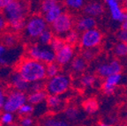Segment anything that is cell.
I'll list each match as a JSON object with an SVG mask.
<instances>
[{"mask_svg":"<svg viewBox=\"0 0 127 126\" xmlns=\"http://www.w3.org/2000/svg\"><path fill=\"white\" fill-rule=\"evenodd\" d=\"M16 71L28 84L43 81L46 79V65L40 61L28 57L22 59L18 63Z\"/></svg>","mask_w":127,"mask_h":126,"instance_id":"6da1fadb","label":"cell"},{"mask_svg":"<svg viewBox=\"0 0 127 126\" xmlns=\"http://www.w3.org/2000/svg\"><path fill=\"white\" fill-rule=\"evenodd\" d=\"M28 5L22 1L10 0L9 4L3 10V15L6 20L7 25L15 22L26 21L28 13Z\"/></svg>","mask_w":127,"mask_h":126,"instance_id":"7a4b0ae2","label":"cell"},{"mask_svg":"<svg viewBox=\"0 0 127 126\" xmlns=\"http://www.w3.org/2000/svg\"><path fill=\"white\" fill-rule=\"evenodd\" d=\"M71 80L69 75L60 72L45 82V92L48 95H60L65 94L71 87Z\"/></svg>","mask_w":127,"mask_h":126,"instance_id":"3957f363","label":"cell"},{"mask_svg":"<svg viewBox=\"0 0 127 126\" xmlns=\"http://www.w3.org/2000/svg\"><path fill=\"white\" fill-rule=\"evenodd\" d=\"M46 29H48V24L43 17L40 14H34L26 20L24 33L28 39L35 40Z\"/></svg>","mask_w":127,"mask_h":126,"instance_id":"277c9868","label":"cell"},{"mask_svg":"<svg viewBox=\"0 0 127 126\" xmlns=\"http://www.w3.org/2000/svg\"><path fill=\"white\" fill-rule=\"evenodd\" d=\"M27 98H28L27 93L12 89L9 92H7L3 111L15 114L18 112L22 105L28 102Z\"/></svg>","mask_w":127,"mask_h":126,"instance_id":"5b68a950","label":"cell"},{"mask_svg":"<svg viewBox=\"0 0 127 126\" xmlns=\"http://www.w3.org/2000/svg\"><path fill=\"white\" fill-rule=\"evenodd\" d=\"M50 30L54 35L64 38L66 33L73 29L72 28L74 27V20L71 14L64 12L53 23L50 24Z\"/></svg>","mask_w":127,"mask_h":126,"instance_id":"8992f818","label":"cell"},{"mask_svg":"<svg viewBox=\"0 0 127 126\" xmlns=\"http://www.w3.org/2000/svg\"><path fill=\"white\" fill-rule=\"evenodd\" d=\"M102 33L97 28L87 30L79 34V44L82 49H95L101 43Z\"/></svg>","mask_w":127,"mask_h":126,"instance_id":"52a82bcc","label":"cell"},{"mask_svg":"<svg viewBox=\"0 0 127 126\" xmlns=\"http://www.w3.org/2000/svg\"><path fill=\"white\" fill-rule=\"evenodd\" d=\"M122 71V63L118 59L113 58L109 60L108 62L100 63L96 66V72L98 76L101 78H107L112 74L121 73Z\"/></svg>","mask_w":127,"mask_h":126,"instance_id":"ba28073f","label":"cell"},{"mask_svg":"<svg viewBox=\"0 0 127 126\" xmlns=\"http://www.w3.org/2000/svg\"><path fill=\"white\" fill-rule=\"evenodd\" d=\"M74 57H75V49L73 46L69 44H64L63 48L56 52L55 62L61 66H65L71 63Z\"/></svg>","mask_w":127,"mask_h":126,"instance_id":"9c48e42d","label":"cell"},{"mask_svg":"<svg viewBox=\"0 0 127 126\" xmlns=\"http://www.w3.org/2000/svg\"><path fill=\"white\" fill-rule=\"evenodd\" d=\"M45 101L47 108L54 114L62 112L66 108L65 100L60 95H48Z\"/></svg>","mask_w":127,"mask_h":126,"instance_id":"30bf717a","label":"cell"},{"mask_svg":"<svg viewBox=\"0 0 127 126\" xmlns=\"http://www.w3.org/2000/svg\"><path fill=\"white\" fill-rule=\"evenodd\" d=\"M122 79V74L117 73V74H112L110 76H108L104 79L102 83L101 88H102L103 93L106 95H111L115 93L117 87L120 83Z\"/></svg>","mask_w":127,"mask_h":126,"instance_id":"8fae6325","label":"cell"},{"mask_svg":"<svg viewBox=\"0 0 127 126\" xmlns=\"http://www.w3.org/2000/svg\"><path fill=\"white\" fill-rule=\"evenodd\" d=\"M105 4L109 8V13H110L112 20L114 21L122 23L124 21L125 11H124L123 7H121L120 3L117 0H106Z\"/></svg>","mask_w":127,"mask_h":126,"instance_id":"7c38bea8","label":"cell"},{"mask_svg":"<svg viewBox=\"0 0 127 126\" xmlns=\"http://www.w3.org/2000/svg\"><path fill=\"white\" fill-rule=\"evenodd\" d=\"M9 84L14 90L20 91V92H24V93L28 92L29 84L24 80L16 71L11 72V74L9 75Z\"/></svg>","mask_w":127,"mask_h":126,"instance_id":"4fadbf2b","label":"cell"},{"mask_svg":"<svg viewBox=\"0 0 127 126\" xmlns=\"http://www.w3.org/2000/svg\"><path fill=\"white\" fill-rule=\"evenodd\" d=\"M95 26H96L95 19L86 15L79 18L74 23L75 30L79 33H83V32H86L87 30L95 28Z\"/></svg>","mask_w":127,"mask_h":126,"instance_id":"5bb4252c","label":"cell"},{"mask_svg":"<svg viewBox=\"0 0 127 126\" xmlns=\"http://www.w3.org/2000/svg\"><path fill=\"white\" fill-rule=\"evenodd\" d=\"M82 10L86 16H89L95 19L96 17H100L103 14L104 6L100 2H88L85 4Z\"/></svg>","mask_w":127,"mask_h":126,"instance_id":"9a60e30c","label":"cell"},{"mask_svg":"<svg viewBox=\"0 0 127 126\" xmlns=\"http://www.w3.org/2000/svg\"><path fill=\"white\" fill-rule=\"evenodd\" d=\"M40 126H71L65 119L58 115H49L40 120Z\"/></svg>","mask_w":127,"mask_h":126,"instance_id":"2e32d148","label":"cell"},{"mask_svg":"<svg viewBox=\"0 0 127 126\" xmlns=\"http://www.w3.org/2000/svg\"><path fill=\"white\" fill-rule=\"evenodd\" d=\"M64 12V5H63L61 3L58 2L50 10L42 14V16L43 17L44 20L47 22V24H51Z\"/></svg>","mask_w":127,"mask_h":126,"instance_id":"e0dca14e","label":"cell"},{"mask_svg":"<svg viewBox=\"0 0 127 126\" xmlns=\"http://www.w3.org/2000/svg\"><path fill=\"white\" fill-rule=\"evenodd\" d=\"M63 117L68 123L78 122L79 121V119H81L82 112L76 106H68L63 111Z\"/></svg>","mask_w":127,"mask_h":126,"instance_id":"ac0fdd59","label":"cell"},{"mask_svg":"<svg viewBox=\"0 0 127 126\" xmlns=\"http://www.w3.org/2000/svg\"><path fill=\"white\" fill-rule=\"evenodd\" d=\"M56 53L50 48V46H42L41 51L38 57V61L44 63L45 65L55 62Z\"/></svg>","mask_w":127,"mask_h":126,"instance_id":"d6986e66","label":"cell"},{"mask_svg":"<svg viewBox=\"0 0 127 126\" xmlns=\"http://www.w3.org/2000/svg\"><path fill=\"white\" fill-rule=\"evenodd\" d=\"M0 41H1L0 43L3 44L5 48H13L19 42L18 36L16 33L12 31L3 33L0 36Z\"/></svg>","mask_w":127,"mask_h":126,"instance_id":"ffe728a7","label":"cell"},{"mask_svg":"<svg viewBox=\"0 0 127 126\" xmlns=\"http://www.w3.org/2000/svg\"><path fill=\"white\" fill-rule=\"evenodd\" d=\"M48 94L45 92V90L43 91H39V92H34V93H29L28 94V103L31 104L32 106H37L43 103L46 100Z\"/></svg>","mask_w":127,"mask_h":126,"instance_id":"44dd1931","label":"cell"},{"mask_svg":"<svg viewBox=\"0 0 127 126\" xmlns=\"http://www.w3.org/2000/svg\"><path fill=\"white\" fill-rule=\"evenodd\" d=\"M71 71H73L76 74H80V73L84 72L86 71L87 67V63L80 56L75 57L72 59V61L70 63Z\"/></svg>","mask_w":127,"mask_h":126,"instance_id":"7402d4cb","label":"cell"},{"mask_svg":"<svg viewBox=\"0 0 127 126\" xmlns=\"http://www.w3.org/2000/svg\"><path fill=\"white\" fill-rule=\"evenodd\" d=\"M97 78L92 73H85L79 79V85L84 88H90L96 85Z\"/></svg>","mask_w":127,"mask_h":126,"instance_id":"603a6c76","label":"cell"},{"mask_svg":"<svg viewBox=\"0 0 127 126\" xmlns=\"http://www.w3.org/2000/svg\"><path fill=\"white\" fill-rule=\"evenodd\" d=\"M83 107V110L85 113L88 115H94L98 111L99 108V105H98L97 100L94 98H90L86 100L82 104Z\"/></svg>","mask_w":127,"mask_h":126,"instance_id":"cb8c5ba5","label":"cell"},{"mask_svg":"<svg viewBox=\"0 0 127 126\" xmlns=\"http://www.w3.org/2000/svg\"><path fill=\"white\" fill-rule=\"evenodd\" d=\"M54 33L50 29H46L45 31L42 32L37 38L38 44L41 46H49L50 43L51 42L52 39L54 38Z\"/></svg>","mask_w":127,"mask_h":126,"instance_id":"d4e9b609","label":"cell"},{"mask_svg":"<svg viewBox=\"0 0 127 126\" xmlns=\"http://www.w3.org/2000/svg\"><path fill=\"white\" fill-rule=\"evenodd\" d=\"M64 40L66 44L74 46L79 41V33L78 31H76L75 29H71L69 33H66L65 36L64 37Z\"/></svg>","mask_w":127,"mask_h":126,"instance_id":"484cf974","label":"cell"},{"mask_svg":"<svg viewBox=\"0 0 127 126\" xmlns=\"http://www.w3.org/2000/svg\"><path fill=\"white\" fill-rule=\"evenodd\" d=\"M41 48L42 46L39 45L38 43L31 44L27 49V57L30 58V59L37 60L40 55V51H41Z\"/></svg>","mask_w":127,"mask_h":126,"instance_id":"4316f807","label":"cell"},{"mask_svg":"<svg viewBox=\"0 0 127 126\" xmlns=\"http://www.w3.org/2000/svg\"><path fill=\"white\" fill-rule=\"evenodd\" d=\"M60 71H61V67L56 62L49 63L46 65V78L50 79V78L55 77L58 74H59Z\"/></svg>","mask_w":127,"mask_h":126,"instance_id":"83f0119b","label":"cell"},{"mask_svg":"<svg viewBox=\"0 0 127 126\" xmlns=\"http://www.w3.org/2000/svg\"><path fill=\"white\" fill-rule=\"evenodd\" d=\"M98 53H99L98 48H95V49H83L80 57L87 63V62H90L95 59V57L98 55Z\"/></svg>","mask_w":127,"mask_h":126,"instance_id":"f1b7e54d","label":"cell"},{"mask_svg":"<svg viewBox=\"0 0 127 126\" xmlns=\"http://www.w3.org/2000/svg\"><path fill=\"white\" fill-rule=\"evenodd\" d=\"M114 54L116 57L124 58L127 57V43L124 42H117L114 47Z\"/></svg>","mask_w":127,"mask_h":126,"instance_id":"f546056e","label":"cell"},{"mask_svg":"<svg viewBox=\"0 0 127 126\" xmlns=\"http://www.w3.org/2000/svg\"><path fill=\"white\" fill-rule=\"evenodd\" d=\"M15 120V116L14 114L9 112H3L0 113V124L2 126H5V125H9V124L14 123Z\"/></svg>","mask_w":127,"mask_h":126,"instance_id":"4dcf8cb0","label":"cell"},{"mask_svg":"<svg viewBox=\"0 0 127 126\" xmlns=\"http://www.w3.org/2000/svg\"><path fill=\"white\" fill-rule=\"evenodd\" d=\"M64 5L70 10L78 11L80 10L85 5V2L83 0H66L64 2Z\"/></svg>","mask_w":127,"mask_h":126,"instance_id":"1f68e13d","label":"cell"},{"mask_svg":"<svg viewBox=\"0 0 127 126\" xmlns=\"http://www.w3.org/2000/svg\"><path fill=\"white\" fill-rule=\"evenodd\" d=\"M65 44V41L64 40V38L58 37V36H54V38L52 39L51 42L50 43V48L53 50L54 52L58 51L61 48L64 47V45Z\"/></svg>","mask_w":127,"mask_h":126,"instance_id":"d6a6232c","label":"cell"},{"mask_svg":"<svg viewBox=\"0 0 127 126\" xmlns=\"http://www.w3.org/2000/svg\"><path fill=\"white\" fill-rule=\"evenodd\" d=\"M34 106H32L29 103H25L24 105H22L20 108V109L18 110L17 114L20 116V117H23V116H31L33 113H34Z\"/></svg>","mask_w":127,"mask_h":126,"instance_id":"836d02e7","label":"cell"},{"mask_svg":"<svg viewBox=\"0 0 127 126\" xmlns=\"http://www.w3.org/2000/svg\"><path fill=\"white\" fill-rule=\"evenodd\" d=\"M7 48L0 43V65L6 66L10 64V59L8 58Z\"/></svg>","mask_w":127,"mask_h":126,"instance_id":"e575fe53","label":"cell"},{"mask_svg":"<svg viewBox=\"0 0 127 126\" xmlns=\"http://www.w3.org/2000/svg\"><path fill=\"white\" fill-rule=\"evenodd\" d=\"M57 3H58V1H56V0H44V1H42V2L41 3V4H40L41 12H42V14H44L49 10H50Z\"/></svg>","mask_w":127,"mask_h":126,"instance_id":"d590c367","label":"cell"},{"mask_svg":"<svg viewBox=\"0 0 127 126\" xmlns=\"http://www.w3.org/2000/svg\"><path fill=\"white\" fill-rule=\"evenodd\" d=\"M45 90V83L44 81H37V82L30 83L29 87H28V92L29 93H34V92H39V91Z\"/></svg>","mask_w":127,"mask_h":126,"instance_id":"8d00e7d4","label":"cell"},{"mask_svg":"<svg viewBox=\"0 0 127 126\" xmlns=\"http://www.w3.org/2000/svg\"><path fill=\"white\" fill-rule=\"evenodd\" d=\"M6 94H7V92H6L5 87L4 86V84L0 83V113H1V111L3 110V108H4Z\"/></svg>","mask_w":127,"mask_h":126,"instance_id":"74e56055","label":"cell"},{"mask_svg":"<svg viewBox=\"0 0 127 126\" xmlns=\"http://www.w3.org/2000/svg\"><path fill=\"white\" fill-rule=\"evenodd\" d=\"M20 126H34V118L31 116H23L20 119Z\"/></svg>","mask_w":127,"mask_h":126,"instance_id":"f35d334b","label":"cell"},{"mask_svg":"<svg viewBox=\"0 0 127 126\" xmlns=\"http://www.w3.org/2000/svg\"><path fill=\"white\" fill-rule=\"evenodd\" d=\"M117 37L118 39L119 42L127 43V32L123 29H120L117 33Z\"/></svg>","mask_w":127,"mask_h":126,"instance_id":"ab89813d","label":"cell"},{"mask_svg":"<svg viewBox=\"0 0 127 126\" xmlns=\"http://www.w3.org/2000/svg\"><path fill=\"white\" fill-rule=\"evenodd\" d=\"M6 25H7V23H6L5 19H4V15H3L2 12H0V33L4 31V29L5 28Z\"/></svg>","mask_w":127,"mask_h":126,"instance_id":"60d3db41","label":"cell"},{"mask_svg":"<svg viewBox=\"0 0 127 126\" xmlns=\"http://www.w3.org/2000/svg\"><path fill=\"white\" fill-rule=\"evenodd\" d=\"M10 2V0H0V11H3Z\"/></svg>","mask_w":127,"mask_h":126,"instance_id":"b9f144b4","label":"cell"},{"mask_svg":"<svg viewBox=\"0 0 127 126\" xmlns=\"http://www.w3.org/2000/svg\"><path fill=\"white\" fill-rule=\"evenodd\" d=\"M121 29H123L127 32V20H125V21H124L121 23Z\"/></svg>","mask_w":127,"mask_h":126,"instance_id":"7bdbcfd3","label":"cell"},{"mask_svg":"<svg viewBox=\"0 0 127 126\" xmlns=\"http://www.w3.org/2000/svg\"><path fill=\"white\" fill-rule=\"evenodd\" d=\"M96 126H113V125H112V124H109V123L101 122V123H99V124H98Z\"/></svg>","mask_w":127,"mask_h":126,"instance_id":"ee69618b","label":"cell"},{"mask_svg":"<svg viewBox=\"0 0 127 126\" xmlns=\"http://www.w3.org/2000/svg\"><path fill=\"white\" fill-rule=\"evenodd\" d=\"M123 117L124 119H125V123L127 124V108L125 109V111H124V114H123Z\"/></svg>","mask_w":127,"mask_h":126,"instance_id":"f6af8a7d","label":"cell"},{"mask_svg":"<svg viewBox=\"0 0 127 126\" xmlns=\"http://www.w3.org/2000/svg\"><path fill=\"white\" fill-rule=\"evenodd\" d=\"M123 5H124V9H125L124 11L127 12V0L124 2V4H123Z\"/></svg>","mask_w":127,"mask_h":126,"instance_id":"bcb514c9","label":"cell"},{"mask_svg":"<svg viewBox=\"0 0 127 126\" xmlns=\"http://www.w3.org/2000/svg\"><path fill=\"white\" fill-rule=\"evenodd\" d=\"M115 126H127V124L126 123H118Z\"/></svg>","mask_w":127,"mask_h":126,"instance_id":"7dc6e473","label":"cell"},{"mask_svg":"<svg viewBox=\"0 0 127 126\" xmlns=\"http://www.w3.org/2000/svg\"><path fill=\"white\" fill-rule=\"evenodd\" d=\"M5 126H20V124L19 123H12V124H9V125H5Z\"/></svg>","mask_w":127,"mask_h":126,"instance_id":"c3c4849f","label":"cell"}]
</instances>
